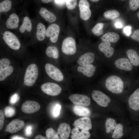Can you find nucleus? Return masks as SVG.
Here are the masks:
<instances>
[{
    "label": "nucleus",
    "mask_w": 139,
    "mask_h": 139,
    "mask_svg": "<svg viewBox=\"0 0 139 139\" xmlns=\"http://www.w3.org/2000/svg\"><path fill=\"white\" fill-rule=\"evenodd\" d=\"M105 85L108 90L116 94L121 93L124 89L122 80L120 77L116 75H112L108 77L106 80Z\"/></svg>",
    "instance_id": "nucleus-1"
},
{
    "label": "nucleus",
    "mask_w": 139,
    "mask_h": 139,
    "mask_svg": "<svg viewBox=\"0 0 139 139\" xmlns=\"http://www.w3.org/2000/svg\"><path fill=\"white\" fill-rule=\"evenodd\" d=\"M38 75V70L37 65L34 64L30 65L27 68L25 73L24 81L27 86L33 85L36 82Z\"/></svg>",
    "instance_id": "nucleus-2"
},
{
    "label": "nucleus",
    "mask_w": 139,
    "mask_h": 139,
    "mask_svg": "<svg viewBox=\"0 0 139 139\" xmlns=\"http://www.w3.org/2000/svg\"><path fill=\"white\" fill-rule=\"evenodd\" d=\"M76 42L74 39L71 37L65 38L63 41L61 50L62 53L67 55H72L76 51Z\"/></svg>",
    "instance_id": "nucleus-3"
},
{
    "label": "nucleus",
    "mask_w": 139,
    "mask_h": 139,
    "mask_svg": "<svg viewBox=\"0 0 139 139\" xmlns=\"http://www.w3.org/2000/svg\"><path fill=\"white\" fill-rule=\"evenodd\" d=\"M45 68L47 75L52 79L58 82H61L64 80V76L62 72L54 65L47 63Z\"/></svg>",
    "instance_id": "nucleus-4"
},
{
    "label": "nucleus",
    "mask_w": 139,
    "mask_h": 139,
    "mask_svg": "<svg viewBox=\"0 0 139 139\" xmlns=\"http://www.w3.org/2000/svg\"><path fill=\"white\" fill-rule=\"evenodd\" d=\"M3 38L6 44L11 49L18 50L20 48V42L17 37L12 32L8 31H5Z\"/></svg>",
    "instance_id": "nucleus-5"
},
{
    "label": "nucleus",
    "mask_w": 139,
    "mask_h": 139,
    "mask_svg": "<svg viewBox=\"0 0 139 139\" xmlns=\"http://www.w3.org/2000/svg\"><path fill=\"white\" fill-rule=\"evenodd\" d=\"M41 88L45 94L55 96L59 95L62 89L58 84L52 82H46L42 84Z\"/></svg>",
    "instance_id": "nucleus-6"
},
{
    "label": "nucleus",
    "mask_w": 139,
    "mask_h": 139,
    "mask_svg": "<svg viewBox=\"0 0 139 139\" xmlns=\"http://www.w3.org/2000/svg\"><path fill=\"white\" fill-rule=\"evenodd\" d=\"M92 97L98 104L103 107H107L111 101V99L109 97L102 92L98 90H93L92 94Z\"/></svg>",
    "instance_id": "nucleus-7"
},
{
    "label": "nucleus",
    "mask_w": 139,
    "mask_h": 139,
    "mask_svg": "<svg viewBox=\"0 0 139 139\" xmlns=\"http://www.w3.org/2000/svg\"><path fill=\"white\" fill-rule=\"evenodd\" d=\"M79 6L80 18L84 21L88 20L91 15L89 3L87 0H80Z\"/></svg>",
    "instance_id": "nucleus-8"
},
{
    "label": "nucleus",
    "mask_w": 139,
    "mask_h": 139,
    "mask_svg": "<svg viewBox=\"0 0 139 139\" xmlns=\"http://www.w3.org/2000/svg\"><path fill=\"white\" fill-rule=\"evenodd\" d=\"M69 98L71 102L75 105L88 106L90 105L91 102L90 98L84 95L73 94L70 95Z\"/></svg>",
    "instance_id": "nucleus-9"
},
{
    "label": "nucleus",
    "mask_w": 139,
    "mask_h": 139,
    "mask_svg": "<svg viewBox=\"0 0 139 139\" xmlns=\"http://www.w3.org/2000/svg\"><path fill=\"white\" fill-rule=\"evenodd\" d=\"M60 31V27L56 23L51 24L46 30V36L49 37L51 42L55 43L58 39Z\"/></svg>",
    "instance_id": "nucleus-10"
},
{
    "label": "nucleus",
    "mask_w": 139,
    "mask_h": 139,
    "mask_svg": "<svg viewBox=\"0 0 139 139\" xmlns=\"http://www.w3.org/2000/svg\"><path fill=\"white\" fill-rule=\"evenodd\" d=\"M40 108V104L34 101L27 100L22 104L21 109L26 114H31L38 111Z\"/></svg>",
    "instance_id": "nucleus-11"
},
{
    "label": "nucleus",
    "mask_w": 139,
    "mask_h": 139,
    "mask_svg": "<svg viewBox=\"0 0 139 139\" xmlns=\"http://www.w3.org/2000/svg\"><path fill=\"white\" fill-rule=\"evenodd\" d=\"M25 125L24 122L18 119L12 120L7 125L5 131L13 133L18 132L22 129Z\"/></svg>",
    "instance_id": "nucleus-12"
},
{
    "label": "nucleus",
    "mask_w": 139,
    "mask_h": 139,
    "mask_svg": "<svg viewBox=\"0 0 139 139\" xmlns=\"http://www.w3.org/2000/svg\"><path fill=\"white\" fill-rule=\"evenodd\" d=\"M73 125L81 129L88 131L92 128L91 119L88 117L82 118L76 120Z\"/></svg>",
    "instance_id": "nucleus-13"
},
{
    "label": "nucleus",
    "mask_w": 139,
    "mask_h": 139,
    "mask_svg": "<svg viewBox=\"0 0 139 139\" xmlns=\"http://www.w3.org/2000/svg\"><path fill=\"white\" fill-rule=\"evenodd\" d=\"M94 54L90 52L86 53L81 56L77 60L79 66H85L92 64L94 62Z\"/></svg>",
    "instance_id": "nucleus-14"
},
{
    "label": "nucleus",
    "mask_w": 139,
    "mask_h": 139,
    "mask_svg": "<svg viewBox=\"0 0 139 139\" xmlns=\"http://www.w3.org/2000/svg\"><path fill=\"white\" fill-rule=\"evenodd\" d=\"M128 103L130 107L135 111L139 110V88L129 96Z\"/></svg>",
    "instance_id": "nucleus-15"
},
{
    "label": "nucleus",
    "mask_w": 139,
    "mask_h": 139,
    "mask_svg": "<svg viewBox=\"0 0 139 139\" xmlns=\"http://www.w3.org/2000/svg\"><path fill=\"white\" fill-rule=\"evenodd\" d=\"M115 65L118 69L127 71H131L133 68L130 61L126 58H121L116 60L115 62Z\"/></svg>",
    "instance_id": "nucleus-16"
},
{
    "label": "nucleus",
    "mask_w": 139,
    "mask_h": 139,
    "mask_svg": "<svg viewBox=\"0 0 139 139\" xmlns=\"http://www.w3.org/2000/svg\"><path fill=\"white\" fill-rule=\"evenodd\" d=\"M57 130L60 139H67L69 136L71 128L68 124L64 123L60 124Z\"/></svg>",
    "instance_id": "nucleus-17"
},
{
    "label": "nucleus",
    "mask_w": 139,
    "mask_h": 139,
    "mask_svg": "<svg viewBox=\"0 0 139 139\" xmlns=\"http://www.w3.org/2000/svg\"><path fill=\"white\" fill-rule=\"evenodd\" d=\"M111 45L110 42L103 41L100 43L99 45V50L103 53L105 56L107 58L111 57L114 53V49L111 47Z\"/></svg>",
    "instance_id": "nucleus-18"
},
{
    "label": "nucleus",
    "mask_w": 139,
    "mask_h": 139,
    "mask_svg": "<svg viewBox=\"0 0 139 139\" xmlns=\"http://www.w3.org/2000/svg\"><path fill=\"white\" fill-rule=\"evenodd\" d=\"M95 69V66L92 64L85 66H79L77 68L78 72L89 77H91L94 75Z\"/></svg>",
    "instance_id": "nucleus-19"
},
{
    "label": "nucleus",
    "mask_w": 139,
    "mask_h": 139,
    "mask_svg": "<svg viewBox=\"0 0 139 139\" xmlns=\"http://www.w3.org/2000/svg\"><path fill=\"white\" fill-rule=\"evenodd\" d=\"M79 129L75 127L72 129L71 131L72 135L71 136L72 139H87L90 137V134L88 131L82 130L80 132Z\"/></svg>",
    "instance_id": "nucleus-20"
},
{
    "label": "nucleus",
    "mask_w": 139,
    "mask_h": 139,
    "mask_svg": "<svg viewBox=\"0 0 139 139\" xmlns=\"http://www.w3.org/2000/svg\"><path fill=\"white\" fill-rule=\"evenodd\" d=\"M73 110L76 115L79 116L88 117L91 114V111L89 108L82 105H75L73 107Z\"/></svg>",
    "instance_id": "nucleus-21"
},
{
    "label": "nucleus",
    "mask_w": 139,
    "mask_h": 139,
    "mask_svg": "<svg viewBox=\"0 0 139 139\" xmlns=\"http://www.w3.org/2000/svg\"><path fill=\"white\" fill-rule=\"evenodd\" d=\"M39 13L41 17L48 22H53L56 19V17L54 13L45 8L41 7Z\"/></svg>",
    "instance_id": "nucleus-22"
},
{
    "label": "nucleus",
    "mask_w": 139,
    "mask_h": 139,
    "mask_svg": "<svg viewBox=\"0 0 139 139\" xmlns=\"http://www.w3.org/2000/svg\"><path fill=\"white\" fill-rule=\"evenodd\" d=\"M19 21L17 15L15 13H13L10 15L6 23V25L7 28L10 29L16 28L18 26Z\"/></svg>",
    "instance_id": "nucleus-23"
},
{
    "label": "nucleus",
    "mask_w": 139,
    "mask_h": 139,
    "mask_svg": "<svg viewBox=\"0 0 139 139\" xmlns=\"http://www.w3.org/2000/svg\"><path fill=\"white\" fill-rule=\"evenodd\" d=\"M101 39L102 41L115 43L119 40V36L115 32H108L104 34Z\"/></svg>",
    "instance_id": "nucleus-24"
},
{
    "label": "nucleus",
    "mask_w": 139,
    "mask_h": 139,
    "mask_svg": "<svg viewBox=\"0 0 139 139\" xmlns=\"http://www.w3.org/2000/svg\"><path fill=\"white\" fill-rule=\"evenodd\" d=\"M126 53L132 65L136 66L139 65V56L135 50L129 49L127 51Z\"/></svg>",
    "instance_id": "nucleus-25"
},
{
    "label": "nucleus",
    "mask_w": 139,
    "mask_h": 139,
    "mask_svg": "<svg viewBox=\"0 0 139 139\" xmlns=\"http://www.w3.org/2000/svg\"><path fill=\"white\" fill-rule=\"evenodd\" d=\"M46 27L44 25L41 23L37 24L36 36L38 40L41 41L44 39L46 36Z\"/></svg>",
    "instance_id": "nucleus-26"
},
{
    "label": "nucleus",
    "mask_w": 139,
    "mask_h": 139,
    "mask_svg": "<svg viewBox=\"0 0 139 139\" xmlns=\"http://www.w3.org/2000/svg\"><path fill=\"white\" fill-rule=\"evenodd\" d=\"M32 25L31 20L29 18L26 16L24 18L22 24L20 26L19 30L21 33H24L26 30L28 32L31 31Z\"/></svg>",
    "instance_id": "nucleus-27"
},
{
    "label": "nucleus",
    "mask_w": 139,
    "mask_h": 139,
    "mask_svg": "<svg viewBox=\"0 0 139 139\" xmlns=\"http://www.w3.org/2000/svg\"><path fill=\"white\" fill-rule=\"evenodd\" d=\"M47 56L49 58L57 59L59 57V53L57 48L55 46H49L46 50Z\"/></svg>",
    "instance_id": "nucleus-28"
},
{
    "label": "nucleus",
    "mask_w": 139,
    "mask_h": 139,
    "mask_svg": "<svg viewBox=\"0 0 139 139\" xmlns=\"http://www.w3.org/2000/svg\"><path fill=\"white\" fill-rule=\"evenodd\" d=\"M117 124L116 120L114 119L111 118H107L105 124L106 133H110L112 132L115 129Z\"/></svg>",
    "instance_id": "nucleus-29"
},
{
    "label": "nucleus",
    "mask_w": 139,
    "mask_h": 139,
    "mask_svg": "<svg viewBox=\"0 0 139 139\" xmlns=\"http://www.w3.org/2000/svg\"><path fill=\"white\" fill-rule=\"evenodd\" d=\"M123 127L121 124H117L112 133V137L115 139L121 138L123 135Z\"/></svg>",
    "instance_id": "nucleus-30"
},
{
    "label": "nucleus",
    "mask_w": 139,
    "mask_h": 139,
    "mask_svg": "<svg viewBox=\"0 0 139 139\" xmlns=\"http://www.w3.org/2000/svg\"><path fill=\"white\" fill-rule=\"evenodd\" d=\"M103 15L106 19L113 20L119 17L120 14L118 11L113 9L106 11L104 13Z\"/></svg>",
    "instance_id": "nucleus-31"
},
{
    "label": "nucleus",
    "mask_w": 139,
    "mask_h": 139,
    "mask_svg": "<svg viewBox=\"0 0 139 139\" xmlns=\"http://www.w3.org/2000/svg\"><path fill=\"white\" fill-rule=\"evenodd\" d=\"M12 2L10 0H4L0 3L1 13L7 12L11 9L12 7Z\"/></svg>",
    "instance_id": "nucleus-32"
},
{
    "label": "nucleus",
    "mask_w": 139,
    "mask_h": 139,
    "mask_svg": "<svg viewBox=\"0 0 139 139\" xmlns=\"http://www.w3.org/2000/svg\"><path fill=\"white\" fill-rule=\"evenodd\" d=\"M104 25V24L102 23H97L92 29V32L97 36L102 35L103 33V28Z\"/></svg>",
    "instance_id": "nucleus-33"
},
{
    "label": "nucleus",
    "mask_w": 139,
    "mask_h": 139,
    "mask_svg": "<svg viewBox=\"0 0 139 139\" xmlns=\"http://www.w3.org/2000/svg\"><path fill=\"white\" fill-rule=\"evenodd\" d=\"M13 68L10 65L0 72V81L4 80L7 77L11 75L13 72Z\"/></svg>",
    "instance_id": "nucleus-34"
},
{
    "label": "nucleus",
    "mask_w": 139,
    "mask_h": 139,
    "mask_svg": "<svg viewBox=\"0 0 139 139\" xmlns=\"http://www.w3.org/2000/svg\"><path fill=\"white\" fill-rule=\"evenodd\" d=\"M46 135L47 138L48 139H59L57 133L52 128H49L46 130Z\"/></svg>",
    "instance_id": "nucleus-35"
},
{
    "label": "nucleus",
    "mask_w": 139,
    "mask_h": 139,
    "mask_svg": "<svg viewBox=\"0 0 139 139\" xmlns=\"http://www.w3.org/2000/svg\"><path fill=\"white\" fill-rule=\"evenodd\" d=\"M10 60L7 58H4L0 60V72L10 65Z\"/></svg>",
    "instance_id": "nucleus-36"
},
{
    "label": "nucleus",
    "mask_w": 139,
    "mask_h": 139,
    "mask_svg": "<svg viewBox=\"0 0 139 139\" xmlns=\"http://www.w3.org/2000/svg\"><path fill=\"white\" fill-rule=\"evenodd\" d=\"M15 109L13 107L8 106L5 108V115L7 117H11L13 116L15 114Z\"/></svg>",
    "instance_id": "nucleus-37"
},
{
    "label": "nucleus",
    "mask_w": 139,
    "mask_h": 139,
    "mask_svg": "<svg viewBox=\"0 0 139 139\" xmlns=\"http://www.w3.org/2000/svg\"><path fill=\"white\" fill-rule=\"evenodd\" d=\"M67 8L70 10L74 9L77 5V0H65Z\"/></svg>",
    "instance_id": "nucleus-38"
},
{
    "label": "nucleus",
    "mask_w": 139,
    "mask_h": 139,
    "mask_svg": "<svg viewBox=\"0 0 139 139\" xmlns=\"http://www.w3.org/2000/svg\"><path fill=\"white\" fill-rule=\"evenodd\" d=\"M129 5L131 10H136L139 7V0H129Z\"/></svg>",
    "instance_id": "nucleus-39"
},
{
    "label": "nucleus",
    "mask_w": 139,
    "mask_h": 139,
    "mask_svg": "<svg viewBox=\"0 0 139 139\" xmlns=\"http://www.w3.org/2000/svg\"><path fill=\"white\" fill-rule=\"evenodd\" d=\"M61 107L60 104L58 103L56 104L52 111L53 115L54 117H57L59 116Z\"/></svg>",
    "instance_id": "nucleus-40"
},
{
    "label": "nucleus",
    "mask_w": 139,
    "mask_h": 139,
    "mask_svg": "<svg viewBox=\"0 0 139 139\" xmlns=\"http://www.w3.org/2000/svg\"><path fill=\"white\" fill-rule=\"evenodd\" d=\"M19 97L17 93H15L11 97L10 102L11 104H14L16 103L19 100Z\"/></svg>",
    "instance_id": "nucleus-41"
},
{
    "label": "nucleus",
    "mask_w": 139,
    "mask_h": 139,
    "mask_svg": "<svg viewBox=\"0 0 139 139\" xmlns=\"http://www.w3.org/2000/svg\"><path fill=\"white\" fill-rule=\"evenodd\" d=\"M131 37L132 39L139 42V29L135 30Z\"/></svg>",
    "instance_id": "nucleus-42"
},
{
    "label": "nucleus",
    "mask_w": 139,
    "mask_h": 139,
    "mask_svg": "<svg viewBox=\"0 0 139 139\" xmlns=\"http://www.w3.org/2000/svg\"><path fill=\"white\" fill-rule=\"evenodd\" d=\"M131 29L132 28L130 26H126L123 29V32L126 36H129L131 34Z\"/></svg>",
    "instance_id": "nucleus-43"
},
{
    "label": "nucleus",
    "mask_w": 139,
    "mask_h": 139,
    "mask_svg": "<svg viewBox=\"0 0 139 139\" xmlns=\"http://www.w3.org/2000/svg\"><path fill=\"white\" fill-rule=\"evenodd\" d=\"M4 116L3 111L0 110V130H1L3 128L4 121Z\"/></svg>",
    "instance_id": "nucleus-44"
},
{
    "label": "nucleus",
    "mask_w": 139,
    "mask_h": 139,
    "mask_svg": "<svg viewBox=\"0 0 139 139\" xmlns=\"http://www.w3.org/2000/svg\"><path fill=\"white\" fill-rule=\"evenodd\" d=\"M32 126L29 125L27 126L25 129V134L27 136H30L32 134Z\"/></svg>",
    "instance_id": "nucleus-45"
},
{
    "label": "nucleus",
    "mask_w": 139,
    "mask_h": 139,
    "mask_svg": "<svg viewBox=\"0 0 139 139\" xmlns=\"http://www.w3.org/2000/svg\"><path fill=\"white\" fill-rule=\"evenodd\" d=\"M115 27L117 28H121L123 27V25L121 22L117 21L114 24Z\"/></svg>",
    "instance_id": "nucleus-46"
},
{
    "label": "nucleus",
    "mask_w": 139,
    "mask_h": 139,
    "mask_svg": "<svg viewBox=\"0 0 139 139\" xmlns=\"http://www.w3.org/2000/svg\"><path fill=\"white\" fill-rule=\"evenodd\" d=\"M56 3L59 5H62L65 2V0H55Z\"/></svg>",
    "instance_id": "nucleus-47"
},
{
    "label": "nucleus",
    "mask_w": 139,
    "mask_h": 139,
    "mask_svg": "<svg viewBox=\"0 0 139 139\" xmlns=\"http://www.w3.org/2000/svg\"><path fill=\"white\" fill-rule=\"evenodd\" d=\"M47 138L41 135H38L36 136L35 139H46Z\"/></svg>",
    "instance_id": "nucleus-48"
},
{
    "label": "nucleus",
    "mask_w": 139,
    "mask_h": 139,
    "mask_svg": "<svg viewBox=\"0 0 139 139\" xmlns=\"http://www.w3.org/2000/svg\"><path fill=\"white\" fill-rule=\"evenodd\" d=\"M11 138V139H25L26 138H24V137H21V136H17V135H15V136H13Z\"/></svg>",
    "instance_id": "nucleus-49"
},
{
    "label": "nucleus",
    "mask_w": 139,
    "mask_h": 139,
    "mask_svg": "<svg viewBox=\"0 0 139 139\" xmlns=\"http://www.w3.org/2000/svg\"><path fill=\"white\" fill-rule=\"evenodd\" d=\"M54 0H41L42 2L43 3H45L52 2Z\"/></svg>",
    "instance_id": "nucleus-50"
},
{
    "label": "nucleus",
    "mask_w": 139,
    "mask_h": 139,
    "mask_svg": "<svg viewBox=\"0 0 139 139\" xmlns=\"http://www.w3.org/2000/svg\"><path fill=\"white\" fill-rule=\"evenodd\" d=\"M90 0L92 2H97L98 1L100 0Z\"/></svg>",
    "instance_id": "nucleus-51"
},
{
    "label": "nucleus",
    "mask_w": 139,
    "mask_h": 139,
    "mask_svg": "<svg viewBox=\"0 0 139 139\" xmlns=\"http://www.w3.org/2000/svg\"><path fill=\"white\" fill-rule=\"evenodd\" d=\"M137 16L139 19V11L138 12V13H137Z\"/></svg>",
    "instance_id": "nucleus-52"
},
{
    "label": "nucleus",
    "mask_w": 139,
    "mask_h": 139,
    "mask_svg": "<svg viewBox=\"0 0 139 139\" xmlns=\"http://www.w3.org/2000/svg\"><path fill=\"white\" fill-rule=\"evenodd\" d=\"M120 0L123 1V0Z\"/></svg>",
    "instance_id": "nucleus-53"
}]
</instances>
